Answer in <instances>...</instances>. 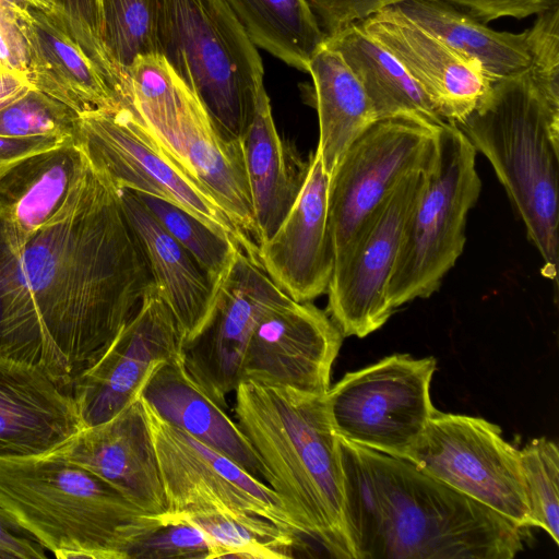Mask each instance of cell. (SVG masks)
<instances>
[{"instance_id":"cell-1","label":"cell","mask_w":559,"mask_h":559,"mask_svg":"<svg viewBox=\"0 0 559 559\" xmlns=\"http://www.w3.org/2000/svg\"><path fill=\"white\" fill-rule=\"evenodd\" d=\"M152 285L117 188L90 164L76 195L46 226L22 235L0 219V364L71 391Z\"/></svg>"},{"instance_id":"cell-2","label":"cell","mask_w":559,"mask_h":559,"mask_svg":"<svg viewBox=\"0 0 559 559\" xmlns=\"http://www.w3.org/2000/svg\"><path fill=\"white\" fill-rule=\"evenodd\" d=\"M350 559H512L522 528L413 463L338 437Z\"/></svg>"},{"instance_id":"cell-3","label":"cell","mask_w":559,"mask_h":559,"mask_svg":"<svg viewBox=\"0 0 559 559\" xmlns=\"http://www.w3.org/2000/svg\"><path fill=\"white\" fill-rule=\"evenodd\" d=\"M235 418L284 507L304 535L335 558L350 559L338 436L324 395L241 381Z\"/></svg>"},{"instance_id":"cell-4","label":"cell","mask_w":559,"mask_h":559,"mask_svg":"<svg viewBox=\"0 0 559 559\" xmlns=\"http://www.w3.org/2000/svg\"><path fill=\"white\" fill-rule=\"evenodd\" d=\"M457 126L491 164L543 259V275L557 281L559 107L528 66L493 82Z\"/></svg>"},{"instance_id":"cell-5","label":"cell","mask_w":559,"mask_h":559,"mask_svg":"<svg viewBox=\"0 0 559 559\" xmlns=\"http://www.w3.org/2000/svg\"><path fill=\"white\" fill-rule=\"evenodd\" d=\"M0 507L59 559H128L132 545L163 522L52 453L0 459Z\"/></svg>"},{"instance_id":"cell-6","label":"cell","mask_w":559,"mask_h":559,"mask_svg":"<svg viewBox=\"0 0 559 559\" xmlns=\"http://www.w3.org/2000/svg\"><path fill=\"white\" fill-rule=\"evenodd\" d=\"M156 55L198 97L227 140H242L264 69L225 0H155Z\"/></svg>"},{"instance_id":"cell-7","label":"cell","mask_w":559,"mask_h":559,"mask_svg":"<svg viewBox=\"0 0 559 559\" xmlns=\"http://www.w3.org/2000/svg\"><path fill=\"white\" fill-rule=\"evenodd\" d=\"M476 153L457 124L447 122L440 128L389 282L393 310L431 296L462 254L466 217L481 190Z\"/></svg>"},{"instance_id":"cell-8","label":"cell","mask_w":559,"mask_h":559,"mask_svg":"<svg viewBox=\"0 0 559 559\" xmlns=\"http://www.w3.org/2000/svg\"><path fill=\"white\" fill-rule=\"evenodd\" d=\"M75 143L91 166L116 188L169 201L258 259L257 243L160 148L128 105L79 115Z\"/></svg>"},{"instance_id":"cell-9","label":"cell","mask_w":559,"mask_h":559,"mask_svg":"<svg viewBox=\"0 0 559 559\" xmlns=\"http://www.w3.org/2000/svg\"><path fill=\"white\" fill-rule=\"evenodd\" d=\"M433 357L393 354L350 371L324 395L336 435L362 448L408 460L436 413Z\"/></svg>"},{"instance_id":"cell-10","label":"cell","mask_w":559,"mask_h":559,"mask_svg":"<svg viewBox=\"0 0 559 559\" xmlns=\"http://www.w3.org/2000/svg\"><path fill=\"white\" fill-rule=\"evenodd\" d=\"M34 88L78 115L124 103L127 81L107 52L98 0H56L24 22Z\"/></svg>"},{"instance_id":"cell-11","label":"cell","mask_w":559,"mask_h":559,"mask_svg":"<svg viewBox=\"0 0 559 559\" xmlns=\"http://www.w3.org/2000/svg\"><path fill=\"white\" fill-rule=\"evenodd\" d=\"M407 461L519 527L531 526L520 450L499 426L437 409Z\"/></svg>"},{"instance_id":"cell-12","label":"cell","mask_w":559,"mask_h":559,"mask_svg":"<svg viewBox=\"0 0 559 559\" xmlns=\"http://www.w3.org/2000/svg\"><path fill=\"white\" fill-rule=\"evenodd\" d=\"M427 168L403 177L335 258L326 312L343 336L365 337L394 312L388 301V286Z\"/></svg>"},{"instance_id":"cell-13","label":"cell","mask_w":559,"mask_h":559,"mask_svg":"<svg viewBox=\"0 0 559 559\" xmlns=\"http://www.w3.org/2000/svg\"><path fill=\"white\" fill-rule=\"evenodd\" d=\"M439 130L406 118L381 119L349 143L329 177L334 260L403 177L430 165Z\"/></svg>"},{"instance_id":"cell-14","label":"cell","mask_w":559,"mask_h":559,"mask_svg":"<svg viewBox=\"0 0 559 559\" xmlns=\"http://www.w3.org/2000/svg\"><path fill=\"white\" fill-rule=\"evenodd\" d=\"M144 405L164 486L166 513L214 510L246 513L304 535L270 486L226 455L167 424Z\"/></svg>"},{"instance_id":"cell-15","label":"cell","mask_w":559,"mask_h":559,"mask_svg":"<svg viewBox=\"0 0 559 559\" xmlns=\"http://www.w3.org/2000/svg\"><path fill=\"white\" fill-rule=\"evenodd\" d=\"M259 260L238 248L217 285L212 311L200 332L183 343V365L198 385L221 407L241 380L251 335L264 314L293 302Z\"/></svg>"},{"instance_id":"cell-16","label":"cell","mask_w":559,"mask_h":559,"mask_svg":"<svg viewBox=\"0 0 559 559\" xmlns=\"http://www.w3.org/2000/svg\"><path fill=\"white\" fill-rule=\"evenodd\" d=\"M185 337L153 284L135 313L72 386L83 428L109 420L135 401L153 370L182 353Z\"/></svg>"},{"instance_id":"cell-17","label":"cell","mask_w":559,"mask_h":559,"mask_svg":"<svg viewBox=\"0 0 559 559\" xmlns=\"http://www.w3.org/2000/svg\"><path fill=\"white\" fill-rule=\"evenodd\" d=\"M343 334L311 301L273 309L257 324L241 367V381L325 395Z\"/></svg>"},{"instance_id":"cell-18","label":"cell","mask_w":559,"mask_h":559,"mask_svg":"<svg viewBox=\"0 0 559 559\" xmlns=\"http://www.w3.org/2000/svg\"><path fill=\"white\" fill-rule=\"evenodd\" d=\"M355 23L394 56L445 122L462 123L492 84L477 67L394 4Z\"/></svg>"},{"instance_id":"cell-19","label":"cell","mask_w":559,"mask_h":559,"mask_svg":"<svg viewBox=\"0 0 559 559\" xmlns=\"http://www.w3.org/2000/svg\"><path fill=\"white\" fill-rule=\"evenodd\" d=\"M329 179L316 151L308 159L304 183L288 214L275 233L258 245L260 264L295 301H311L326 293L332 276Z\"/></svg>"},{"instance_id":"cell-20","label":"cell","mask_w":559,"mask_h":559,"mask_svg":"<svg viewBox=\"0 0 559 559\" xmlns=\"http://www.w3.org/2000/svg\"><path fill=\"white\" fill-rule=\"evenodd\" d=\"M52 454L90 469L143 512H167L152 430L140 396L109 420L83 428Z\"/></svg>"},{"instance_id":"cell-21","label":"cell","mask_w":559,"mask_h":559,"mask_svg":"<svg viewBox=\"0 0 559 559\" xmlns=\"http://www.w3.org/2000/svg\"><path fill=\"white\" fill-rule=\"evenodd\" d=\"M82 429L71 391L37 370L0 364V459L48 455Z\"/></svg>"},{"instance_id":"cell-22","label":"cell","mask_w":559,"mask_h":559,"mask_svg":"<svg viewBox=\"0 0 559 559\" xmlns=\"http://www.w3.org/2000/svg\"><path fill=\"white\" fill-rule=\"evenodd\" d=\"M164 421L233 460L266 481V471L245 433L188 373L182 353L156 365L140 395Z\"/></svg>"},{"instance_id":"cell-23","label":"cell","mask_w":559,"mask_h":559,"mask_svg":"<svg viewBox=\"0 0 559 559\" xmlns=\"http://www.w3.org/2000/svg\"><path fill=\"white\" fill-rule=\"evenodd\" d=\"M117 190L128 221L144 250L153 284L174 313L186 343L205 324L215 301L217 285L134 191Z\"/></svg>"},{"instance_id":"cell-24","label":"cell","mask_w":559,"mask_h":559,"mask_svg":"<svg viewBox=\"0 0 559 559\" xmlns=\"http://www.w3.org/2000/svg\"><path fill=\"white\" fill-rule=\"evenodd\" d=\"M88 165L75 142L20 160L0 178V219L22 235L46 226L76 195Z\"/></svg>"},{"instance_id":"cell-25","label":"cell","mask_w":559,"mask_h":559,"mask_svg":"<svg viewBox=\"0 0 559 559\" xmlns=\"http://www.w3.org/2000/svg\"><path fill=\"white\" fill-rule=\"evenodd\" d=\"M241 145L259 245L288 214L304 183L308 162H302L280 136L265 87Z\"/></svg>"},{"instance_id":"cell-26","label":"cell","mask_w":559,"mask_h":559,"mask_svg":"<svg viewBox=\"0 0 559 559\" xmlns=\"http://www.w3.org/2000/svg\"><path fill=\"white\" fill-rule=\"evenodd\" d=\"M181 130L189 173L255 242V224L241 140H227L186 85Z\"/></svg>"},{"instance_id":"cell-27","label":"cell","mask_w":559,"mask_h":559,"mask_svg":"<svg viewBox=\"0 0 559 559\" xmlns=\"http://www.w3.org/2000/svg\"><path fill=\"white\" fill-rule=\"evenodd\" d=\"M394 5L477 67L492 83L530 66L526 29L521 33L495 31L441 0H403Z\"/></svg>"},{"instance_id":"cell-28","label":"cell","mask_w":559,"mask_h":559,"mask_svg":"<svg viewBox=\"0 0 559 559\" xmlns=\"http://www.w3.org/2000/svg\"><path fill=\"white\" fill-rule=\"evenodd\" d=\"M324 44L338 51L357 76L377 120L406 118L435 128L447 123L394 56L355 22Z\"/></svg>"},{"instance_id":"cell-29","label":"cell","mask_w":559,"mask_h":559,"mask_svg":"<svg viewBox=\"0 0 559 559\" xmlns=\"http://www.w3.org/2000/svg\"><path fill=\"white\" fill-rule=\"evenodd\" d=\"M319 118L317 152L330 177L349 143L377 121L357 76L338 51L323 44L309 62Z\"/></svg>"},{"instance_id":"cell-30","label":"cell","mask_w":559,"mask_h":559,"mask_svg":"<svg viewBox=\"0 0 559 559\" xmlns=\"http://www.w3.org/2000/svg\"><path fill=\"white\" fill-rule=\"evenodd\" d=\"M225 1L257 47L308 73L325 35L306 0Z\"/></svg>"},{"instance_id":"cell-31","label":"cell","mask_w":559,"mask_h":559,"mask_svg":"<svg viewBox=\"0 0 559 559\" xmlns=\"http://www.w3.org/2000/svg\"><path fill=\"white\" fill-rule=\"evenodd\" d=\"M174 515L200 526L214 542L217 558L286 559L299 544V535L252 514L214 510Z\"/></svg>"},{"instance_id":"cell-32","label":"cell","mask_w":559,"mask_h":559,"mask_svg":"<svg viewBox=\"0 0 559 559\" xmlns=\"http://www.w3.org/2000/svg\"><path fill=\"white\" fill-rule=\"evenodd\" d=\"M325 35L333 36L350 23L403 0H306ZM449 2L484 24L502 17L523 20L559 7V0H441Z\"/></svg>"},{"instance_id":"cell-33","label":"cell","mask_w":559,"mask_h":559,"mask_svg":"<svg viewBox=\"0 0 559 559\" xmlns=\"http://www.w3.org/2000/svg\"><path fill=\"white\" fill-rule=\"evenodd\" d=\"M100 34L123 75L138 57L156 55L155 0H98Z\"/></svg>"},{"instance_id":"cell-34","label":"cell","mask_w":559,"mask_h":559,"mask_svg":"<svg viewBox=\"0 0 559 559\" xmlns=\"http://www.w3.org/2000/svg\"><path fill=\"white\" fill-rule=\"evenodd\" d=\"M135 193L163 227L218 285L240 247L233 239L213 230L182 207L164 199Z\"/></svg>"},{"instance_id":"cell-35","label":"cell","mask_w":559,"mask_h":559,"mask_svg":"<svg viewBox=\"0 0 559 559\" xmlns=\"http://www.w3.org/2000/svg\"><path fill=\"white\" fill-rule=\"evenodd\" d=\"M530 524L543 528L559 544V450L545 438L531 440L520 450Z\"/></svg>"},{"instance_id":"cell-36","label":"cell","mask_w":559,"mask_h":559,"mask_svg":"<svg viewBox=\"0 0 559 559\" xmlns=\"http://www.w3.org/2000/svg\"><path fill=\"white\" fill-rule=\"evenodd\" d=\"M79 115L70 107L33 88L0 111V136L55 138L75 142Z\"/></svg>"},{"instance_id":"cell-37","label":"cell","mask_w":559,"mask_h":559,"mask_svg":"<svg viewBox=\"0 0 559 559\" xmlns=\"http://www.w3.org/2000/svg\"><path fill=\"white\" fill-rule=\"evenodd\" d=\"M211 537L197 524L178 515L163 514V522L141 536L128 559H217Z\"/></svg>"},{"instance_id":"cell-38","label":"cell","mask_w":559,"mask_h":559,"mask_svg":"<svg viewBox=\"0 0 559 559\" xmlns=\"http://www.w3.org/2000/svg\"><path fill=\"white\" fill-rule=\"evenodd\" d=\"M526 43L530 68L538 87L559 107V7L535 15L526 29Z\"/></svg>"},{"instance_id":"cell-39","label":"cell","mask_w":559,"mask_h":559,"mask_svg":"<svg viewBox=\"0 0 559 559\" xmlns=\"http://www.w3.org/2000/svg\"><path fill=\"white\" fill-rule=\"evenodd\" d=\"M24 21L0 4V70L29 74Z\"/></svg>"},{"instance_id":"cell-40","label":"cell","mask_w":559,"mask_h":559,"mask_svg":"<svg viewBox=\"0 0 559 559\" xmlns=\"http://www.w3.org/2000/svg\"><path fill=\"white\" fill-rule=\"evenodd\" d=\"M0 548L13 558L44 559L45 547L7 510L0 507Z\"/></svg>"},{"instance_id":"cell-41","label":"cell","mask_w":559,"mask_h":559,"mask_svg":"<svg viewBox=\"0 0 559 559\" xmlns=\"http://www.w3.org/2000/svg\"><path fill=\"white\" fill-rule=\"evenodd\" d=\"M72 141L55 138L15 139L0 136V178L20 160L33 154L57 147Z\"/></svg>"},{"instance_id":"cell-42","label":"cell","mask_w":559,"mask_h":559,"mask_svg":"<svg viewBox=\"0 0 559 559\" xmlns=\"http://www.w3.org/2000/svg\"><path fill=\"white\" fill-rule=\"evenodd\" d=\"M34 88L28 74L0 70V111Z\"/></svg>"},{"instance_id":"cell-43","label":"cell","mask_w":559,"mask_h":559,"mask_svg":"<svg viewBox=\"0 0 559 559\" xmlns=\"http://www.w3.org/2000/svg\"><path fill=\"white\" fill-rule=\"evenodd\" d=\"M0 4L15 13L24 22L29 19L33 9H49L40 0H0Z\"/></svg>"},{"instance_id":"cell-44","label":"cell","mask_w":559,"mask_h":559,"mask_svg":"<svg viewBox=\"0 0 559 559\" xmlns=\"http://www.w3.org/2000/svg\"><path fill=\"white\" fill-rule=\"evenodd\" d=\"M12 558H13V556L10 552L0 548V559H12Z\"/></svg>"},{"instance_id":"cell-45","label":"cell","mask_w":559,"mask_h":559,"mask_svg":"<svg viewBox=\"0 0 559 559\" xmlns=\"http://www.w3.org/2000/svg\"><path fill=\"white\" fill-rule=\"evenodd\" d=\"M40 1L44 2L48 8H51L56 3V0H40Z\"/></svg>"}]
</instances>
